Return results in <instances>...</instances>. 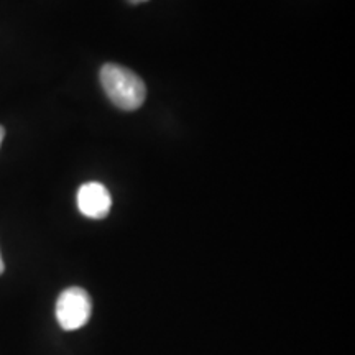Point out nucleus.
Returning a JSON list of instances; mask_svg holds the SVG:
<instances>
[{
  "mask_svg": "<svg viewBox=\"0 0 355 355\" xmlns=\"http://www.w3.org/2000/svg\"><path fill=\"white\" fill-rule=\"evenodd\" d=\"M101 83L105 94L119 109L132 112L144 105L146 97L145 83L128 68L115 63L104 64L101 69Z\"/></svg>",
  "mask_w": 355,
  "mask_h": 355,
  "instance_id": "f257e3e1",
  "label": "nucleus"
},
{
  "mask_svg": "<svg viewBox=\"0 0 355 355\" xmlns=\"http://www.w3.org/2000/svg\"><path fill=\"white\" fill-rule=\"evenodd\" d=\"M3 137H6V130H3V127L0 125V145H2V141H3Z\"/></svg>",
  "mask_w": 355,
  "mask_h": 355,
  "instance_id": "20e7f679",
  "label": "nucleus"
},
{
  "mask_svg": "<svg viewBox=\"0 0 355 355\" xmlns=\"http://www.w3.org/2000/svg\"><path fill=\"white\" fill-rule=\"evenodd\" d=\"M91 313V296L83 288H68L61 293L56 301V319L64 331L81 329L87 324Z\"/></svg>",
  "mask_w": 355,
  "mask_h": 355,
  "instance_id": "f03ea898",
  "label": "nucleus"
},
{
  "mask_svg": "<svg viewBox=\"0 0 355 355\" xmlns=\"http://www.w3.org/2000/svg\"><path fill=\"white\" fill-rule=\"evenodd\" d=\"M112 207V198L104 184L91 181L78 191V209L89 219H104Z\"/></svg>",
  "mask_w": 355,
  "mask_h": 355,
  "instance_id": "7ed1b4c3",
  "label": "nucleus"
},
{
  "mask_svg": "<svg viewBox=\"0 0 355 355\" xmlns=\"http://www.w3.org/2000/svg\"><path fill=\"white\" fill-rule=\"evenodd\" d=\"M128 2L133 3V6H137V3H144V2H148V0H128Z\"/></svg>",
  "mask_w": 355,
  "mask_h": 355,
  "instance_id": "423d86ee",
  "label": "nucleus"
},
{
  "mask_svg": "<svg viewBox=\"0 0 355 355\" xmlns=\"http://www.w3.org/2000/svg\"><path fill=\"white\" fill-rule=\"evenodd\" d=\"M3 270H6V265H3L2 255H0V275H2V273H3Z\"/></svg>",
  "mask_w": 355,
  "mask_h": 355,
  "instance_id": "39448f33",
  "label": "nucleus"
}]
</instances>
